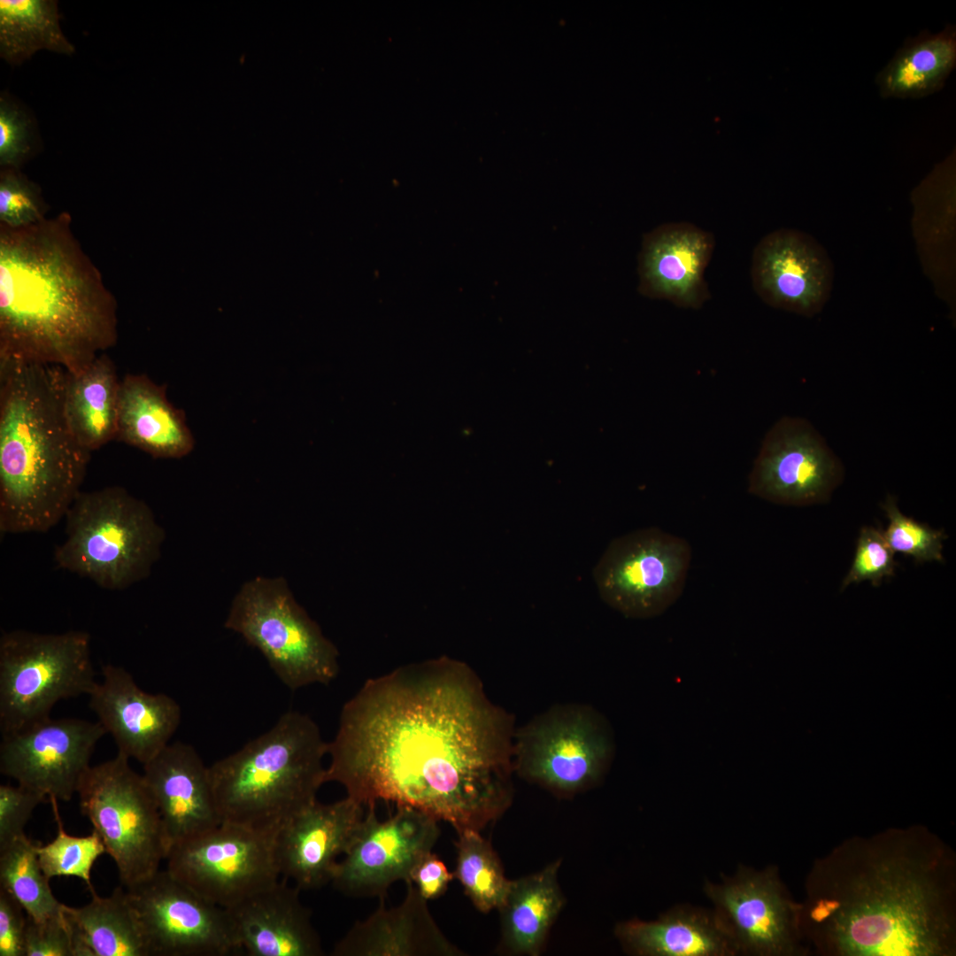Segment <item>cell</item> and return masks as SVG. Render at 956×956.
<instances>
[{
	"label": "cell",
	"instance_id": "d4e9b609",
	"mask_svg": "<svg viewBox=\"0 0 956 956\" xmlns=\"http://www.w3.org/2000/svg\"><path fill=\"white\" fill-rule=\"evenodd\" d=\"M166 388L144 374L120 380L115 440L154 458L180 459L191 452L195 440L185 413L168 401Z\"/></svg>",
	"mask_w": 956,
	"mask_h": 956
},
{
	"label": "cell",
	"instance_id": "484cf974",
	"mask_svg": "<svg viewBox=\"0 0 956 956\" xmlns=\"http://www.w3.org/2000/svg\"><path fill=\"white\" fill-rule=\"evenodd\" d=\"M624 949L637 956H735L736 952L713 909L680 906L653 921L617 924Z\"/></svg>",
	"mask_w": 956,
	"mask_h": 956
},
{
	"label": "cell",
	"instance_id": "ac0fdd59",
	"mask_svg": "<svg viewBox=\"0 0 956 956\" xmlns=\"http://www.w3.org/2000/svg\"><path fill=\"white\" fill-rule=\"evenodd\" d=\"M754 291L767 305L813 317L828 302L834 268L825 249L810 235L781 228L755 246L751 264Z\"/></svg>",
	"mask_w": 956,
	"mask_h": 956
},
{
	"label": "cell",
	"instance_id": "ba28073f",
	"mask_svg": "<svg viewBox=\"0 0 956 956\" xmlns=\"http://www.w3.org/2000/svg\"><path fill=\"white\" fill-rule=\"evenodd\" d=\"M224 626L258 650L292 690L328 684L338 675L336 647L296 601L283 577L257 576L244 582Z\"/></svg>",
	"mask_w": 956,
	"mask_h": 956
},
{
	"label": "cell",
	"instance_id": "5bb4252c",
	"mask_svg": "<svg viewBox=\"0 0 956 956\" xmlns=\"http://www.w3.org/2000/svg\"><path fill=\"white\" fill-rule=\"evenodd\" d=\"M127 893L150 956H226L239 950L227 910L166 869Z\"/></svg>",
	"mask_w": 956,
	"mask_h": 956
},
{
	"label": "cell",
	"instance_id": "ffe728a7",
	"mask_svg": "<svg viewBox=\"0 0 956 956\" xmlns=\"http://www.w3.org/2000/svg\"><path fill=\"white\" fill-rule=\"evenodd\" d=\"M365 806L346 798L329 804L315 800L293 815L274 838L280 876L303 890L331 882L337 858L348 850Z\"/></svg>",
	"mask_w": 956,
	"mask_h": 956
},
{
	"label": "cell",
	"instance_id": "6da1fadb",
	"mask_svg": "<svg viewBox=\"0 0 956 956\" xmlns=\"http://www.w3.org/2000/svg\"><path fill=\"white\" fill-rule=\"evenodd\" d=\"M513 716L446 656L368 679L343 706L326 783L365 807L417 809L481 832L513 798Z\"/></svg>",
	"mask_w": 956,
	"mask_h": 956
},
{
	"label": "cell",
	"instance_id": "7a4b0ae2",
	"mask_svg": "<svg viewBox=\"0 0 956 956\" xmlns=\"http://www.w3.org/2000/svg\"><path fill=\"white\" fill-rule=\"evenodd\" d=\"M799 903L810 953L956 955V854L924 825L844 839L814 860Z\"/></svg>",
	"mask_w": 956,
	"mask_h": 956
},
{
	"label": "cell",
	"instance_id": "f1b7e54d",
	"mask_svg": "<svg viewBox=\"0 0 956 956\" xmlns=\"http://www.w3.org/2000/svg\"><path fill=\"white\" fill-rule=\"evenodd\" d=\"M89 891V904L64 905L73 930L75 956H150L127 890L117 887L105 898L95 889Z\"/></svg>",
	"mask_w": 956,
	"mask_h": 956
},
{
	"label": "cell",
	"instance_id": "603a6c76",
	"mask_svg": "<svg viewBox=\"0 0 956 956\" xmlns=\"http://www.w3.org/2000/svg\"><path fill=\"white\" fill-rule=\"evenodd\" d=\"M301 890L282 878L235 905L228 914L239 950L249 956H321L320 937Z\"/></svg>",
	"mask_w": 956,
	"mask_h": 956
},
{
	"label": "cell",
	"instance_id": "30bf717a",
	"mask_svg": "<svg viewBox=\"0 0 956 956\" xmlns=\"http://www.w3.org/2000/svg\"><path fill=\"white\" fill-rule=\"evenodd\" d=\"M615 752L607 719L587 704L555 705L516 729L514 773L559 796L595 786Z\"/></svg>",
	"mask_w": 956,
	"mask_h": 956
},
{
	"label": "cell",
	"instance_id": "9a60e30c",
	"mask_svg": "<svg viewBox=\"0 0 956 956\" xmlns=\"http://www.w3.org/2000/svg\"><path fill=\"white\" fill-rule=\"evenodd\" d=\"M366 809L331 883L350 897L384 898L389 887L408 881L416 863L432 851L439 821L406 806H397L384 821L377 818L375 806Z\"/></svg>",
	"mask_w": 956,
	"mask_h": 956
},
{
	"label": "cell",
	"instance_id": "8d00e7d4",
	"mask_svg": "<svg viewBox=\"0 0 956 956\" xmlns=\"http://www.w3.org/2000/svg\"><path fill=\"white\" fill-rule=\"evenodd\" d=\"M32 116L5 91L0 96V166L20 169L37 147Z\"/></svg>",
	"mask_w": 956,
	"mask_h": 956
},
{
	"label": "cell",
	"instance_id": "b9f144b4",
	"mask_svg": "<svg viewBox=\"0 0 956 956\" xmlns=\"http://www.w3.org/2000/svg\"><path fill=\"white\" fill-rule=\"evenodd\" d=\"M454 878V874L448 870L445 863L431 851L416 863L408 881L428 901L443 896Z\"/></svg>",
	"mask_w": 956,
	"mask_h": 956
},
{
	"label": "cell",
	"instance_id": "d6a6232c",
	"mask_svg": "<svg viewBox=\"0 0 956 956\" xmlns=\"http://www.w3.org/2000/svg\"><path fill=\"white\" fill-rule=\"evenodd\" d=\"M36 844L26 835L0 850V887L11 893L35 921L63 913L37 857Z\"/></svg>",
	"mask_w": 956,
	"mask_h": 956
},
{
	"label": "cell",
	"instance_id": "60d3db41",
	"mask_svg": "<svg viewBox=\"0 0 956 956\" xmlns=\"http://www.w3.org/2000/svg\"><path fill=\"white\" fill-rule=\"evenodd\" d=\"M19 902L0 887V956H25L27 914Z\"/></svg>",
	"mask_w": 956,
	"mask_h": 956
},
{
	"label": "cell",
	"instance_id": "9c48e42d",
	"mask_svg": "<svg viewBox=\"0 0 956 956\" xmlns=\"http://www.w3.org/2000/svg\"><path fill=\"white\" fill-rule=\"evenodd\" d=\"M81 813L100 836L122 885L154 875L169 848L161 816L143 775L117 755L85 773L77 791Z\"/></svg>",
	"mask_w": 956,
	"mask_h": 956
},
{
	"label": "cell",
	"instance_id": "ab89813d",
	"mask_svg": "<svg viewBox=\"0 0 956 956\" xmlns=\"http://www.w3.org/2000/svg\"><path fill=\"white\" fill-rule=\"evenodd\" d=\"M45 798L20 784L0 785V850L25 835V826L34 810Z\"/></svg>",
	"mask_w": 956,
	"mask_h": 956
},
{
	"label": "cell",
	"instance_id": "3957f363",
	"mask_svg": "<svg viewBox=\"0 0 956 956\" xmlns=\"http://www.w3.org/2000/svg\"><path fill=\"white\" fill-rule=\"evenodd\" d=\"M118 340L117 302L62 212L0 224V358L86 368Z\"/></svg>",
	"mask_w": 956,
	"mask_h": 956
},
{
	"label": "cell",
	"instance_id": "f35d334b",
	"mask_svg": "<svg viewBox=\"0 0 956 956\" xmlns=\"http://www.w3.org/2000/svg\"><path fill=\"white\" fill-rule=\"evenodd\" d=\"M24 952L25 956H75L73 930L64 906L62 914L43 921L27 916Z\"/></svg>",
	"mask_w": 956,
	"mask_h": 956
},
{
	"label": "cell",
	"instance_id": "cb8c5ba5",
	"mask_svg": "<svg viewBox=\"0 0 956 956\" xmlns=\"http://www.w3.org/2000/svg\"><path fill=\"white\" fill-rule=\"evenodd\" d=\"M397 906L378 908L355 922L334 945L331 956H460L464 953L444 936L433 919L427 900L411 881Z\"/></svg>",
	"mask_w": 956,
	"mask_h": 956
},
{
	"label": "cell",
	"instance_id": "4dcf8cb0",
	"mask_svg": "<svg viewBox=\"0 0 956 956\" xmlns=\"http://www.w3.org/2000/svg\"><path fill=\"white\" fill-rule=\"evenodd\" d=\"M46 50L71 56L75 47L64 35L55 0H0V56L19 66Z\"/></svg>",
	"mask_w": 956,
	"mask_h": 956
},
{
	"label": "cell",
	"instance_id": "5b68a950",
	"mask_svg": "<svg viewBox=\"0 0 956 956\" xmlns=\"http://www.w3.org/2000/svg\"><path fill=\"white\" fill-rule=\"evenodd\" d=\"M316 722L298 711L209 767L222 822L275 836L293 815L317 800L328 755Z\"/></svg>",
	"mask_w": 956,
	"mask_h": 956
},
{
	"label": "cell",
	"instance_id": "d6986e66",
	"mask_svg": "<svg viewBox=\"0 0 956 956\" xmlns=\"http://www.w3.org/2000/svg\"><path fill=\"white\" fill-rule=\"evenodd\" d=\"M102 679L88 695L89 705L109 733L118 753L143 765L169 743L181 720V709L165 693L142 690L124 667L101 668Z\"/></svg>",
	"mask_w": 956,
	"mask_h": 956
},
{
	"label": "cell",
	"instance_id": "74e56055",
	"mask_svg": "<svg viewBox=\"0 0 956 956\" xmlns=\"http://www.w3.org/2000/svg\"><path fill=\"white\" fill-rule=\"evenodd\" d=\"M897 562L883 533L872 527L860 532L852 565L843 580L841 589L852 583L870 581L874 586L894 575Z\"/></svg>",
	"mask_w": 956,
	"mask_h": 956
},
{
	"label": "cell",
	"instance_id": "8992f818",
	"mask_svg": "<svg viewBox=\"0 0 956 956\" xmlns=\"http://www.w3.org/2000/svg\"><path fill=\"white\" fill-rule=\"evenodd\" d=\"M58 567L103 589L125 590L148 577L165 532L150 506L120 486L81 491L65 515Z\"/></svg>",
	"mask_w": 956,
	"mask_h": 956
},
{
	"label": "cell",
	"instance_id": "d590c367",
	"mask_svg": "<svg viewBox=\"0 0 956 956\" xmlns=\"http://www.w3.org/2000/svg\"><path fill=\"white\" fill-rule=\"evenodd\" d=\"M46 204L38 185L20 169L4 167L0 172V224L23 227L47 217Z\"/></svg>",
	"mask_w": 956,
	"mask_h": 956
},
{
	"label": "cell",
	"instance_id": "e575fe53",
	"mask_svg": "<svg viewBox=\"0 0 956 956\" xmlns=\"http://www.w3.org/2000/svg\"><path fill=\"white\" fill-rule=\"evenodd\" d=\"M889 524L883 533L893 552L910 556L918 563L926 561L944 562L943 540L946 535L903 514L892 496H888L882 505Z\"/></svg>",
	"mask_w": 956,
	"mask_h": 956
},
{
	"label": "cell",
	"instance_id": "52a82bcc",
	"mask_svg": "<svg viewBox=\"0 0 956 956\" xmlns=\"http://www.w3.org/2000/svg\"><path fill=\"white\" fill-rule=\"evenodd\" d=\"M96 681L89 633L4 632L0 637V731L50 716L60 700L89 695Z\"/></svg>",
	"mask_w": 956,
	"mask_h": 956
},
{
	"label": "cell",
	"instance_id": "7c38bea8",
	"mask_svg": "<svg viewBox=\"0 0 956 956\" xmlns=\"http://www.w3.org/2000/svg\"><path fill=\"white\" fill-rule=\"evenodd\" d=\"M274 836L221 822L173 846L166 870L204 898L230 907L280 879Z\"/></svg>",
	"mask_w": 956,
	"mask_h": 956
},
{
	"label": "cell",
	"instance_id": "1f68e13d",
	"mask_svg": "<svg viewBox=\"0 0 956 956\" xmlns=\"http://www.w3.org/2000/svg\"><path fill=\"white\" fill-rule=\"evenodd\" d=\"M454 842L456 867L453 872L466 897L484 914L498 909L507 894L510 881L490 840L481 832H458Z\"/></svg>",
	"mask_w": 956,
	"mask_h": 956
},
{
	"label": "cell",
	"instance_id": "83f0119b",
	"mask_svg": "<svg viewBox=\"0 0 956 956\" xmlns=\"http://www.w3.org/2000/svg\"><path fill=\"white\" fill-rule=\"evenodd\" d=\"M120 385L116 366L104 352L78 373L66 370L64 416L74 438L89 452L115 439Z\"/></svg>",
	"mask_w": 956,
	"mask_h": 956
},
{
	"label": "cell",
	"instance_id": "4316f807",
	"mask_svg": "<svg viewBox=\"0 0 956 956\" xmlns=\"http://www.w3.org/2000/svg\"><path fill=\"white\" fill-rule=\"evenodd\" d=\"M560 860L542 870L511 880L497 909L501 921L499 950L510 954L537 956L561 911L565 898L558 882Z\"/></svg>",
	"mask_w": 956,
	"mask_h": 956
},
{
	"label": "cell",
	"instance_id": "277c9868",
	"mask_svg": "<svg viewBox=\"0 0 956 956\" xmlns=\"http://www.w3.org/2000/svg\"><path fill=\"white\" fill-rule=\"evenodd\" d=\"M66 369L0 358V531L47 532L81 491L91 452L63 412Z\"/></svg>",
	"mask_w": 956,
	"mask_h": 956
},
{
	"label": "cell",
	"instance_id": "44dd1931",
	"mask_svg": "<svg viewBox=\"0 0 956 956\" xmlns=\"http://www.w3.org/2000/svg\"><path fill=\"white\" fill-rule=\"evenodd\" d=\"M714 245L711 233L689 222L665 223L646 233L638 257L639 292L700 309L711 297L705 272Z\"/></svg>",
	"mask_w": 956,
	"mask_h": 956
},
{
	"label": "cell",
	"instance_id": "8fae6325",
	"mask_svg": "<svg viewBox=\"0 0 956 956\" xmlns=\"http://www.w3.org/2000/svg\"><path fill=\"white\" fill-rule=\"evenodd\" d=\"M691 548L659 528H646L613 539L594 567L593 577L605 603L631 619L662 614L685 586Z\"/></svg>",
	"mask_w": 956,
	"mask_h": 956
},
{
	"label": "cell",
	"instance_id": "4fadbf2b",
	"mask_svg": "<svg viewBox=\"0 0 956 956\" xmlns=\"http://www.w3.org/2000/svg\"><path fill=\"white\" fill-rule=\"evenodd\" d=\"M704 891L736 955L806 956L799 926L800 903L782 881L778 868L740 867Z\"/></svg>",
	"mask_w": 956,
	"mask_h": 956
},
{
	"label": "cell",
	"instance_id": "836d02e7",
	"mask_svg": "<svg viewBox=\"0 0 956 956\" xmlns=\"http://www.w3.org/2000/svg\"><path fill=\"white\" fill-rule=\"evenodd\" d=\"M49 800L58 831L51 842L36 845L39 864L50 880L57 876L77 877L91 890L94 889L91 883V869L96 860L106 853L104 844L96 830L85 836L66 833L58 812V800L55 798Z\"/></svg>",
	"mask_w": 956,
	"mask_h": 956
},
{
	"label": "cell",
	"instance_id": "f546056e",
	"mask_svg": "<svg viewBox=\"0 0 956 956\" xmlns=\"http://www.w3.org/2000/svg\"><path fill=\"white\" fill-rule=\"evenodd\" d=\"M956 64L955 27L907 40L878 73L881 96L920 98L941 89Z\"/></svg>",
	"mask_w": 956,
	"mask_h": 956
},
{
	"label": "cell",
	"instance_id": "e0dca14e",
	"mask_svg": "<svg viewBox=\"0 0 956 956\" xmlns=\"http://www.w3.org/2000/svg\"><path fill=\"white\" fill-rule=\"evenodd\" d=\"M105 734L98 721L49 717L2 735L0 772L48 798L69 801Z\"/></svg>",
	"mask_w": 956,
	"mask_h": 956
},
{
	"label": "cell",
	"instance_id": "7402d4cb",
	"mask_svg": "<svg viewBox=\"0 0 956 956\" xmlns=\"http://www.w3.org/2000/svg\"><path fill=\"white\" fill-rule=\"evenodd\" d=\"M142 775L158 808L169 850L222 822L209 767L191 744L169 743L143 764Z\"/></svg>",
	"mask_w": 956,
	"mask_h": 956
},
{
	"label": "cell",
	"instance_id": "2e32d148",
	"mask_svg": "<svg viewBox=\"0 0 956 956\" xmlns=\"http://www.w3.org/2000/svg\"><path fill=\"white\" fill-rule=\"evenodd\" d=\"M844 468L806 419L783 417L767 433L749 475L748 491L769 502L803 506L826 502Z\"/></svg>",
	"mask_w": 956,
	"mask_h": 956
}]
</instances>
